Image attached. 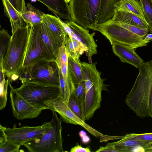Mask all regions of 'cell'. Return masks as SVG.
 <instances>
[{
    "label": "cell",
    "mask_w": 152,
    "mask_h": 152,
    "mask_svg": "<svg viewBox=\"0 0 152 152\" xmlns=\"http://www.w3.org/2000/svg\"><path fill=\"white\" fill-rule=\"evenodd\" d=\"M130 91L126 96V104L141 118H152V59L143 62Z\"/></svg>",
    "instance_id": "1"
},
{
    "label": "cell",
    "mask_w": 152,
    "mask_h": 152,
    "mask_svg": "<svg viewBox=\"0 0 152 152\" xmlns=\"http://www.w3.org/2000/svg\"><path fill=\"white\" fill-rule=\"evenodd\" d=\"M31 25L18 28L12 34L3 57L0 69L12 82L23 73V66Z\"/></svg>",
    "instance_id": "2"
},
{
    "label": "cell",
    "mask_w": 152,
    "mask_h": 152,
    "mask_svg": "<svg viewBox=\"0 0 152 152\" xmlns=\"http://www.w3.org/2000/svg\"><path fill=\"white\" fill-rule=\"evenodd\" d=\"M97 63H81L83 80L85 83V98L82 103L86 120L92 118L95 111L101 107L102 92L108 91V85L101 77V73L96 68Z\"/></svg>",
    "instance_id": "3"
},
{
    "label": "cell",
    "mask_w": 152,
    "mask_h": 152,
    "mask_svg": "<svg viewBox=\"0 0 152 152\" xmlns=\"http://www.w3.org/2000/svg\"><path fill=\"white\" fill-rule=\"evenodd\" d=\"M136 26L113 20L111 19L100 23L93 25L91 29L99 32L110 42L121 43L132 49L147 45L148 43L144 40V37L136 35Z\"/></svg>",
    "instance_id": "4"
},
{
    "label": "cell",
    "mask_w": 152,
    "mask_h": 152,
    "mask_svg": "<svg viewBox=\"0 0 152 152\" xmlns=\"http://www.w3.org/2000/svg\"><path fill=\"white\" fill-rule=\"evenodd\" d=\"M22 84L15 90L32 105L47 109L45 102L60 96L59 86L37 83L23 78L20 79Z\"/></svg>",
    "instance_id": "5"
},
{
    "label": "cell",
    "mask_w": 152,
    "mask_h": 152,
    "mask_svg": "<svg viewBox=\"0 0 152 152\" xmlns=\"http://www.w3.org/2000/svg\"><path fill=\"white\" fill-rule=\"evenodd\" d=\"M51 121V128L42 136L25 144L24 146L30 152H64L63 128L61 121L56 112H53Z\"/></svg>",
    "instance_id": "6"
},
{
    "label": "cell",
    "mask_w": 152,
    "mask_h": 152,
    "mask_svg": "<svg viewBox=\"0 0 152 152\" xmlns=\"http://www.w3.org/2000/svg\"><path fill=\"white\" fill-rule=\"evenodd\" d=\"M43 59L56 61L42 39L39 24L31 26L22 75H28L34 64L38 60Z\"/></svg>",
    "instance_id": "7"
},
{
    "label": "cell",
    "mask_w": 152,
    "mask_h": 152,
    "mask_svg": "<svg viewBox=\"0 0 152 152\" xmlns=\"http://www.w3.org/2000/svg\"><path fill=\"white\" fill-rule=\"evenodd\" d=\"M101 0H70L69 3L72 21L86 29L96 23Z\"/></svg>",
    "instance_id": "8"
},
{
    "label": "cell",
    "mask_w": 152,
    "mask_h": 152,
    "mask_svg": "<svg viewBox=\"0 0 152 152\" xmlns=\"http://www.w3.org/2000/svg\"><path fill=\"white\" fill-rule=\"evenodd\" d=\"M27 76V79L34 82L60 86L59 67L56 61L40 60L35 63Z\"/></svg>",
    "instance_id": "9"
},
{
    "label": "cell",
    "mask_w": 152,
    "mask_h": 152,
    "mask_svg": "<svg viewBox=\"0 0 152 152\" xmlns=\"http://www.w3.org/2000/svg\"><path fill=\"white\" fill-rule=\"evenodd\" d=\"M47 109L57 112L60 116L61 121L74 125H80L95 137L98 138L103 134L96 130L82 120L70 108L67 103L61 96L45 102Z\"/></svg>",
    "instance_id": "10"
},
{
    "label": "cell",
    "mask_w": 152,
    "mask_h": 152,
    "mask_svg": "<svg viewBox=\"0 0 152 152\" xmlns=\"http://www.w3.org/2000/svg\"><path fill=\"white\" fill-rule=\"evenodd\" d=\"M51 127L50 121L44 122L42 125L37 126H23L18 128H5L4 132L7 139L21 146L42 136Z\"/></svg>",
    "instance_id": "11"
},
{
    "label": "cell",
    "mask_w": 152,
    "mask_h": 152,
    "mask_svg": "<svg viewBox=\"0 0 152 152\" xmlns=\"http://www.w3.org/2000/svg\"><path fill=\"white\" fill-rule=\"evenodd\" d=\"M60 20L67 35L76 38L87 50L86 55L90 63H92L91 57L97 53V46L94 38L95 33L90 34L89 30L72 20L63 22Z\"/></svg>",
    "instance_id": "12"
},
{
    "label": "cell",
    "mask_w": 152,
    "mask_h": 152,
    "mask_svg": "<svg viewBox=\"0 0 152 152\" xmlns=\"http://www.w3.org/2000/svg\"><path fill=\"white\" fill-rule=\"evenodd\" d=\"M9 85L10 101L14 116L19 120L38 116L44 109L36 107L28 102L12 87L10 81Z\"/></svg>",
    "instance_id": "13"
},
{
    "label": "cell",
    "mask_w": 152,
    "mask_h": 152,
    "mask_svg": "<svg viewBox=\"0 0 152 152\" xmlns=\"http://www.w3.org/2000/svg\"><path fill=\"white\" fill-rule=\"evenodd\" d=\"M112 46L113 53L121 62L129 64L138 69L143 62L142 59L136 53L135 49L118 43H115Z\"/></svg>",
    "instance_id": "14"
},
{
    "label": "cell",
    "mask_w": 152,
    "mask_h": 152,
    "mask_svg": "<svg viewBox=\"0 0 152 152\" xmlns=\"http://www.w3.org/2000/svg\"><path fill=\"white\" fill-rule=\"evenodd\" d=\"M42 22L47 26L62 45H65L68 35L60 22V18L50 15L44 14Z\"/></svg>",
    "instance_id": "15"
},
{
    "label": "cell",
    "mask_w": 152,
    "mask_h": 152,
    "mask_svg": "<svg viewBox=\"0 0 152 152\" xmlns=\"http://www.w3.org/2000/svg\"><path fill=\"white\" fill-rule=\"evenodd\" d=\"M35 0L46 5L57 17L72 20L69 4L65 0Z\"/></svg>",
    "instance_id": "16"
},
{
    "label": "cell",
    "mask_w": 152,
    "mask_h": 152,
    "mask_svg": "<svg viewBox=\"0 0 152 152\" xmlns=\"http://www.w3.org/2000/svg\"><path fill=\"white\" fill-rule=\"evenodd\" d=\"M111 19L113 20L149 29L148 23L145 18L140 17L127 11L115 10L114 15Z\"/></svg>",
    "instance_id": "17"
},
{
    "label": "cell",
    "mask_w": 152,
    "mask_h": 152,
    "mask_svg": "<svg viewBox=\"0 0 152 152\" xmlns=\"http://www.w3.org/2000/svg\"><path fill=\"white\" fill-rule=\"evenodd\" d=\"M39 26L43 41L56 60L62 45L44 22L39 24Z\"/></svg>",
    "instance_id": "18"
},
{
    "label": "cell",
    "mask_w": 152,
    "mask_h": 152,
    "mask_svg": "<svg viewBox=\"0 0 152 152\" xmlns=\"http://www.w3.org/2000/svg\"><path fill=\"white\" fill-rule=\"evenodd\" d=\"M1 0L5 15L10 20L13 34L18 28L24 26V21L20 13L14 8L9 0Z\"/></svg>",
    "instance_id": "19"
},
{
    "label": "cell",
    "mask_w": 152,
    "mask_h": 152,
    "mask_svg": "<svg viewBox=\"0 0 152 152\" xmlns=\"http://www.w3.org/2000/svg\"><path fill=\"white\" fill-rule=\"evenodd\" d=\"M26 7L27 10L20 13L26 25L33 26L42 22L43 16L45 14L44 12L37 9L29 3L27 4Z\"/></svg>",
    "instance_id": "20"
},
{
    "label": "cell",
    "mask_w": 152,
    "mask_h": 152,
    "mask_svg": "<svg viewBox=\"0 0 152 152\" xmlns=\"http://www.w3.org/2000/svg\"><path fill=\"white\" fill-rule=\"evenodd\" d=\"M115 10L127 11L145 18L139 0H120L114 6V11Z\"/></svg>",
    "instance_id": "21"
},
{
    "label": "cell",
    "mask_w": 152,
    "mask_h": 152,
    "mask_svg": "<svg viewBox=\"0 0 152 152\" xmlns=\"http://www.w3.org/2000/svg\"><path fill=\"white\" fill-rule=\"evenodd\" d=\"M67 70L69 75L74 85L78 84L83 80L82 68L80 60L76 61L68 56Z\"/></svg>",
    "instance_id": "22"
},
{
    "label": "cell",
    "mask_w": 152,
    "mask_h": 152,
    "mask_svg": "<svg viewBox=\"0 0 152 152\" xmlns=\"http://www.w3.org/2000/svg\"><path fill=\"white\" fill-rule=\"evenodd\" d=\"M120 0H101L100 12L96 24L101 23L111 19L114 14V6Z\"/></svg>",
    "instance_id": "23"
},
{
    "label": "cell",
    "mask_w": 152,
    "mask_h": 152,
    "mask_svg": "<svg viewBox=\"0 0 152 152\" xmlns=\"http://www.w3.org/2000/svg\"><path fill=\"white\" fill-rule=\"evenodd\" d=\"M67 104L71 110L81 119L85 122L86 120L82 103L76 96L74 89Z\"/></svg>",
    "instance_id": "24"
},
{
    "label": "cell",
    "mask_w": 152,
    "mask_h": 152,
    "mask_svg": "<svg viewBox=\"0 0 152 152\" xmlns=\"http://www.w3.org/2000/svg\"><path fill=\"white\" fill-rule=\"evenodd\" d=\"M116 148L126 147L140 146L146 148L148 152L150 147L152 145L148 142L136 140L127 139L124 138L115 142L110 143Z\"/></svg>",
    "instance_id": "25"
},
{
    "label": "cell",
    "mask_w": 152,
    "mask_h": 152,
    "mask_svg": "<svg viewBox=\"0 0 152 152\" xmlns=\"http://www.w3.org/2000/svg\"><path fill=\"white\" fill-rule=\"evenodd\" d=\"M144 15L148 23L149 32L152 33V0H139Z\"/></svg>",
    "instance_id": "26"
},
{
    "label": "cell",
    "mask_w": 152,
    "mask_h": 152,
    "mask_svg": "<svg viewBox=\"0 0 152 152\" xmlns=\"http://www.w3.org/2000/svg\"><path fill=\"white\" fill-rule=\"evenodd\" d=\"M11 37L7 31L4 29L0 31V65Z\"/></svg>",
    "instance_id": "27"
},
{
    "label": "cell",
    "mask_w": 152,
    "mask_h": 152,
    "mask_svg": "<svg viewBox=\"0 0 152 152\" xmlns=\"http://www.w3.org/2000/svg\"><path fill=\"white\" fill-rule=\"evenodd\" d=\"M9 80L4 78L0 81V110H3L6 107L7 101V91L9 85Z\"/></svg>",
    "instance_id": "28"
},
{
    "label": "cell",
    "mask_w": 152,
    "mask_h": 152,
    "mask_svg": "<svg viewBox=\"0 0 152 152\" xmlns=\"http://www.w3.org/2000/svg\"><path fill=\"white\" fill-rule=\"evenodd\" d=\"M123 138L146 142L152 145V132L142 134H126Z\"/></svg>",
    "instance_id": "29"
},
{
    "label": "cell",
    "mask_w": 152,
    "mask_h": 152,
    "mask_svg": "<svg viewBox=\"0 0 152 152\" xmlns=\"http://www.w3.org/2000/svg\"><path fill=\"white\" fill-rule=\"evenodd\" d=\"M20 146L7 139L4 142L0 143V152H18Z\"/></svg>",
    "instance_id": "30"
},
{
    "label": "cell",
    "mask_w": 152,
    "mask_h": 152,
    "mask_svg": "<svg viewBox=\"0 0 152 152\" xmlns=\"http://www.w3.org/2000/svg\"><path fill=\"white\" fill-rule=\"evenodd\" d=\"M65 46L68 56H70L76 61L80 60L71 37L68 36Z\"/></svg>",
    "instance_id": "31"
},
{
    "label": "cell",
    "mask_w": 152,
    "mask_h": 152,
    "mask_svg": "<svg viewBox=\"0 0 152 152\" xmlns=\"http://www.w3.org/2000/svg\"><path fill=\"white\" fill-rule=\"evenodd\" d=\"M74 85V91L78 99L81 102H83L85 95L86 86L84 81L80 83Z\"/></svg>",
    "instance_id": "32"
},
{
    "label": "cell",
    "mask_w": 152,
    "mask_h": 152,
    "mask_svg": "<svg viewBox=\"0 0 152 152\" xmlns=\"http://www.w3.org/2000/svg\"><path fill=\"white\" fill-rule=\"evenodd\" d=\"M70 152H91L90 147L88 146L85 148L82 147L77 143L76 145L72 147L70 151Z\"/></svg>",
    "instance_id": "33"
},
{
    "label": "cell",
    "mask_w": 152,
    "mask_h": 152,
    "mask_svg": "<svg viewBox=\"0 0 152 152\" xmlns=\"http://www.w3.org/2000/svg\"><path fill=\"white\" fill-rule=\"evenodd\" d=\"M17 10L20 13L27 10L24 0H16Z\"/></svg>",
    "instance_id": "34"
},
{
    "label": "cell",
    "mask_w": 152,
    "mask_h": 152,
    "mask_svg": "<svg viewBox=\"0 0 152 152\" xmlns=\"http://www.w3.org/2000/svg\"><path fill=\"white\" fill-rule=\"evenodd\" d=\"M79 135L81 138V141L84 144L88 143L90 141V137L87 135L86 133L84 130H81L79 132Z\"/></svg>",
    "instance_id": "35"
},
{
    "label": "cell",
    "mask_w": 152,
    "mask_h": 152,
    "mask_svg": "<svg viewBox=\"0 0 152 152\" xmlns=\"http://www.w3.org/2000/svg\"><path fill=\"white\" fill-rule=\"evenodd\" d=\"M5 127L0 125V143L6 141L7 139L4 132Z\"/></svg>",
    "instance_id": "36"
},
{
    "label": "cell",
    "mask_w": 152,
    "mask_h": 152,
    "mask_svg": "<svg viewBox=\"0 0 152 152\" xmlns=\"http://www.w3.org/2000/svg\"><path fill=\"white\" fill-rule=\"evenodd\" d=\"M144 40L148 43L150 42L152 40V33L147 34L144 36Z\"/></svg>",
    "instance_id": "37"
},
{
    "label": "cell",
    "mask_w": 152,
    "mask_h": 152,
    "mask_svg": "<svg viewBox=\"0 0 152 152\" xmlns=\"http://www.w3.org/2000/svg\"><path fill=\"white\" fill-rule=\"evenodd\" d=\"M14 8L17 10L16 0H9Z\"/></svg>",
    "instance_id": "38"
},
{
    "label": "cell",
    "mask_w": 152,
    "mask_h": 152,
    "mask_svg": "<svg viewBox=\"0 0 152 152\" xmlns=\"http://www.w3.org/2000/svg\"><path fill=\"white\" fill-rule=\"evenodd\" d=\"M149 152H152V145H151L150 148V150Z\"/></svg>",
    "instance_id": "39"
},
{
    "label": "cell",
    "mask_w": 152,
    "mask_h": 152,
    "mask_svg": "<svg viewBox=\"0 0 152 152\" xmlns=\"http://www.w3.org/2000/svg\"><path fill=\"white\" fill-rule=\"evenodd\" d=\"M68 3L69 2L70 0H65Z\"/></svg>",
    "instance_id": "40"
},
{
    "label": "cell",
    "mask_w": 152,
    "mask_h": 152,
    "mask_svg": "<svg viewBox=\"0 0 152 152\" xmlns=\"http://www.w3.org/2000/svg\"></svg>",
    "instance_id": "41"
}]
</instances>
